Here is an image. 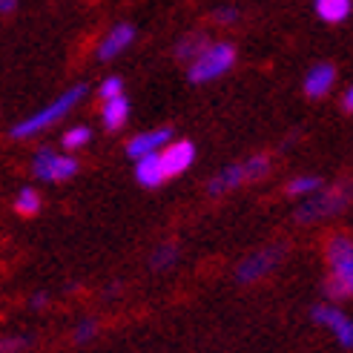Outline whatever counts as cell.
I'll use <instances>...</instances> for the list:
<instances>
[{
  "instance_id": "1",
  "label": "cell",
  "mask_w": 353,
  "mask_h": 353,
  "mask_svg": "<svg viewBox=\"0 0 353 353\" xmlns=\"http://www.w3.org/2000/svg\"><path fill=\"white\" fill-rule=\"evenodd\" d=\"M86 83H75V86H69L66 92H61L52 103H46L43 110H38L34 115H29L26 121H21V123H14L12 127V138H17V141H29V138H34V135H41V132H46L49 127H55L58 121H63L69 112H72L78 103L86 98Z\"/></svg>"
},
{
  "instance_id": "2",
  "label": "cell",
  "mask_w": 353,
  "mask_h": 353,
  "mask_svg": "<svg viewBox=\"0 0 353 353\" xmlns=\"http://www.w3.org/2000/svg\"><path fill=\"white\" fill-rule=\"evenodd\" d=\"M327 281H325V293L333 302H345L353 293V241L347 233H336L327 247Z\"/></svg>"
},
{
  "instance_id": "3",
  "label": "cell",
  "mask_w": 353,
  "mask_h": 353,
  "mask_svg": "<svg viewBox=\"0 0 353 353\" xmlns=\"http://www.w3.org/2000/svg\"><path fill=\"white\" fill-rule=\"evenodd\" d=\"M233 66H236V46L227 41H219V43L210 41L199 55L190 61L187 78H190V83H210V81H219L221 75H227Z\"/></svg>"
},
{
  "instance_id": "4",
  "label": "cell",
  "mask_w": 353,
  "mask_h": 353,
  "mask_svg": "<svg viewBox=\"0 0 353 353\" xmlns=\"http://www.w3.org/2000/svg\"><path fill=\"white\" fill-rule=\"evenodd\" d=\"M350 204V190L347 184H333L327 190H316L313 196L305 199V204H299V213L296 219L302 224H313V221H325L345 213V207Z\"/></svg>"
},
{
  "instance_id": "5",
  "label": "cell",
  "mask_w": 353,
  "mask_h": 353,
  "mask_svg": "<svg viewBox=\"0 0 353 353\" xmlns=\"http://www.w3.org/2000/svg\"><path fill=\"white\" fill-rule=\"evenodd\" d=\"M268 172H270V158L268 155H253V158H247V161L230 164V167H224L221 172H216L213 179H210V184H207V192L210 196H224V192L241 187L244 181L264 179Z\"/></svg>"
},
{
  "instance_id": "6",
  "label": "cell",
  "mask_w": 353,
  "mask_h": 353,
  "mask_svg": "<svg viewBox=\"0 0 353 353\" xmlns=\"http://www.w3.org/2000/svg\"><path fill=\"white\" fill-rule=\"evenodd\" d=\"M78 158L75 155H61L55 150H38V155L32 158V172L34 179H41L46 184L69 181L72 175H78Z\"/></svg>"
},
{
  "instance_id": "7",
  "label": "cell",
  "mask_w": 353,
  "mask_h": 353,
  "mask_svg": "<svg viewBox=\"0 0 353 353\" xmlns=\"http://www.w3.org/2000/svg\"><path fill=\"white\" fill-rule=\"evenodd\" d=\"M281 256H285V247L281 244H273V247H261V250L250 253L247 259H241L239 270H236V279L241 285H253V281H261L264 276H270L279 264H281Z\"/></svg>"
},
{
  "instance_id": "8",
  "label": "cell",
  "mask_w": 353,
  "mask_h": 353,
  "mask_svg": "<svg viewBox=\"0 0 353 353\" xmlns=\"http://www.w3.org/2000/svg\"><path fill=\"white\" fill-rule=\"evenodd\" d=\"M310 316H313L316 325L327 327L333 336L339 339L342 347H350L353 345V322H350V316L345 310H339L336 305H316Z\"/></svg>"
},
{
  "instance_id": "9",
  "label": "cell",
  "mask_w": 353,
  "mask_h": 353,
  "mask_svg": "<svg viewBox=\"0 0 353 353\" xmlns=\"http://www.w3.org/2000/svg\"><path fill=\"white\" fill-rule=\"evenodd\" d=\"M161 164H164L167 179L184 175L192 164H196V144H192V141H170V144L161 150Z\"/></svg>"
},
{
  "instance_id": "10",
  "label": "cell",
  "mask_w": 353,
  "mask_h": 353,
  "mask_svg": "<svg viewBox=\"0 0 353 353\" xmlns=\"http://www.w3.org/2000/svg\"><path fill=\"white\" fill-rule=\"evenodd\" d=\"M336 66L333 63H327V61H322V63H313L310 69H307V75H305V81H302V90H305V95L307 98H325V95H330V90L336 86Z\"/></svg>"
},
{
  "instance_id": "11",
  "label": "cell",
  "mask_w": 353,
  "mask_h": 353,
  "mask_svg": "<svg viewBox=\"0 0 353 353\" xmlns=\"http://www.w3.org/2000/svg\"><path fill=\"white\" fill-rule=\"evenodd\" d=\"M172 141V130L170 127H161V130H147V132H138L130 138L127 144V155L132 158H141V155H150V152H161L167 144Z\"/></svg>"
},
{
  "instance_id": "12",
  "label": "cell",
  "mask_w": 353,
  "mask_h": 353,
  "mask_svg": "<svg viewBox=\"0 0 353 353\" xmlns=\"http://www.w3.org/2000/svg\"><path fill=\"white\" fill-rule=\"evenodd\" d=\"M135 41V26L130 23H118L112 26L107 34H103V41L98 43V61H112L118 58L121 52H127Z\"/></svg>"
},
{
  "instance_id": "13",
  "label": "cell",
  "mask_w": 353,
  "mask_h": 353,
  "mask_svg": "<svg viewBox=\"0 0 353 353\" xmlns=\"http://www.w3.org/2000/svg\"><path fill=\"white\" fill-rule=\"evenodd\" d=\"M135 181L141 187H161L167 179V172H164V164H161V152H150V155H141L135 158Z\"/></svg>"
},
{
  "instance_id": "14",
  "label": "cell",
  "mask_w": 353,
  "mask_h": 353,
  "mask_svg": "<svg viewBox=\"0 0 353 353\" xmlns=\"http://www.w3.org/2000/svg\"><path fill=\"white\" fill-rule=\"evenodd\" d=\"M101 118H103V127L107 130H121L123 123L130 121V101L127 95H115V98H107L101 107Z\"/></svg>"
},
{
  "instance_id": "15",
  "label": "cell",
  "mask_w": 353,
  "mask_h": 353,
  "mask_svg": "<svg viewBox=\"0 0 353 353\" xmlns=\"http://www.w3.org/2000/svg\"><path fill=\"white\" fill-rule=\"evenodd\" d=\"M313 9L319 14V21L336 26V23H345L350 12H353V0H313Z\"/></svg>"
},
{
  "instance_id": "16",
  "label": "cell",
  "mask_w": 353,
  "mask_h": 353,
  "mask_svg": "<svg viewBox=\"0 0 353 353\" xmlns=\"http://www.w3.org/2000/svg\"><path fill=\"white\" fill-rule=\"evenodd\" d=\"M207 43H210V38H207L204 32H190V34H184V38H181L179 43H175V58L190 63V61L196 58Z\"/></svg>"
},
{
  "instance_id": "17",
  "label": "cell",
  "mask_w": 353,
  "mask_h": 353,
  "mask_svg": "<svg viewBox=\"0 0 353 353\" xmlns=\"http://www.w3.org/2000/svg\"><path fill=\"white\" fill-rule=\"evenodd\" d=\"M41 192L34 190V187H23L21 192H17V199H14V210L21 216H34L41 210Z\"/></svg>"
},
{
  "instance_id": "18",
  "label": "cell",
  "mask_w": 353,
  "mask_h": 353,
  "mask_svg": "<svg viewBox=\"0 0 353 353\" xmlns=\"http://www.w3.org/2000/svg\"><path fill=\"white\" fill-rule=\"evenodd\" d=\"M322 187V179L319 175H299V179H293L290 184H288V196H293V199H307V196H313L316 190Z\"/></svg>"
},
{
  "instance_id": "19",
  "label": "cell",
  "mask_w": 353,
  "mask_h": 353,
  "mask_svg": "<svg viewBox=\"0 0 353 353\" xmlns=\"http://www.w3.org/2000/svg\"><path fill=\"white\" fill-rule=\"evenodd\" d=\"M90 141H92V130L83 127V123H78V127H69L63 132V147L66 150H81V147L90 144Z\"/></svg>"
},
{
  "instance_id": "20",
  "label": "cell",
  "mask_w": 353,
  "mask_h": 353,
  "mask_svg": "<svg viewBox=\"0 0 353 353\" xmlns=\"http://www.w3.org/2000/svg\"><path fill=\"white\" fill-rule=\"evenodd\" d=\"M175 259H179V247L175 244H161V247H155V253H152V270H167L175 264Z\"/></svg>"
},
{
  "instance_id": "21",
  "label": "cell",
  "mask_w": 353,
  "mask_h": 353,
  "mask_svg": "<svg viewBox=\"0 0 353 353\" xmlns=\"http://www.w3.org/2000/svg\"><path fill=\"white\" fill-rule=\"evenodd\" d=\"M123 92V81L118 78V75H110L107 81H103L101 86H98V95L107 101V98H115V95H121Z\"/></svg>"
},
{
  "instance_id": "22",
  "label": "cell",
  "mask_w": 353,
  "mask_h": 353,
  "mask_svg": "<svg viewBox=\"0 0 353 353\" xmlns=\"http://www.w3.org/2000/svg\"><path fill=\"white\" fill-rule=\"evenodd\" d=\"M29 345H32L29 336H3L0 339V353H21Z\"/></svg>"
},
{
  "instance_id": "23",
  "label": "cell",
  "mask_w": 353,
  "mask_h": 353,
  "mask_svg": "<svg viewBox=\"0 0 353 353\" xmlns=\"http://www.w3.org/2000/svg\"><path fill=\"white\" fill-rule=\"evenodd\" d=\"M95 333H98V325H95V319H83V322L78 325V330H75V342H78V345L90 342V339H95Z\"/></svg>"
},
{
  "instance_id": "24",
  "label": "cell",
  "mask_w": 353,
  "mask_h": 353,
  "mask_svg": "<svg viewBox=\"0 0 353 353\" xmlns=\"http://www.w3.org/2000/svg\"><path fill=\"white\" fill-rule=\"evenodd\" d=\"M213 21H216V23H224V26H230V23L239 21V9H233V6H221V9H216Z\"/></svg>"
},
{
  "instance_id": "25",
  "label": "cell",
  "mask_w": 353,
  "mask_h": 353,
  "mask_svg": "<svg viewBox=\"0 0 353 353\" xmlns=\"http://www.w3.org/2000/svg\"><path fill=\"white\" fill-rule=\"evenodd\" d=\"M342 112H353V90H350V86H347V90H345V95H342Z\"/></svg>"
},
{
  "instance_id": "26",
  "label": "cell",
  "mask_w": 353,
  "mask_h": 353,
  "mask_svg": "<svg viewBox=\"0 0 353 353\" xmlns=\"http://www.w3.org/2000/svg\"><path fill=\"white\" fill-rule=\"evenodd\" d=\"M17 9V0H0V14H12Z\"/></svg>"
},
{
  "instance_id": "27",
  "label": "cell",
  "mask_w": 353,
  "mask_h": 353,
  "mask_svg": "<svg viewBox=\"0 0 353 353\" xmlns=\"http://www.w3.org/2000/svg\"><path fill=\"white\" fill-rule=\"evenodd\" d=\"M46 302H49V296H46V293H34V296H32V307H34V310L43 307Z\"/></svg>"
}]
</instances>
